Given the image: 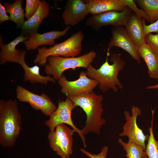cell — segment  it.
I'll return each instance as SVG.
<instances>
[{"label":"cell","mask_w":158,"mask_h":158,"mask_svg":"<svg viewBox=\"0 0 158 158\" xmlns=\"http://www.w3.org/2000/svg\"><path fill=\"white\" fill-rule=\"evenodd\" d=\"M143 22V32L145 36L148 34L152 32L158 33V19L154 23L147 25L145 24V19L142 18Z\"/></svg>","instance_id":"f1b7e54d"},{"label":"cell","mask_w":158,"mask_h":158,"mask_svg":"<svg viewBox=\"0 0 158 158\" xmlns=\"http://www.w3.org/2000/svg\"><path fill=\"white\" fill-rule=\"evenodd\" d=\"M108 150V146H105L102 148L99 153L96 154L90 153L84 148H81L80 149L82 152L89 158H106Z\"/></svg>","instance_id":"83f0119b"},{"label":"cell","mask_w":158,"mask_h":158,"mask_svg":"<svg viewBox=\"0 0 158 158\" xmlns=\"http://www.w3.org/2000/svg\"><path fill=\"white\" fill-rule=\"evenodd\" d=\"M125 28L127 32L135 44L138 48L146 42L143 32L142 19H139L133 12Z\"/></svg>","instance_id":"ac0fdd59"},{"label":"cell","mask_w":158,"mask_h":158,"mask_svg":"<svg viewBox=\"0 0 158 158\" xmlns=\"http://www.w3.org/2000/svg\"><path fill=\"white\" fill-rule=\"evenodd\" d=\"M86 3L91 15L111 11H122L126 7L120 0H90Z\"/></svg>","instance_id":"d6986e66"},{"label":"cell","mask_w":158,"mask_h":158,"mask_svg":"<svg viewBox=\"0 0 158 158\" xmlns=\"http://www.w3.org/2000/svg\"><path fill=\"white\" fill-rule=\"evenodd\" d=\"M22 121L16 99L0 100V144L13 147L19 136Z\"/></svg>","instance_id":"7a4b0ae2"},{"label":"cell","mask_w":158,"mask_h":158,"mask_svg":"<svg viewBox=\"0 0 158 158\" xmlns=\"http://www.w3.org/2000/svg\"><path fill=\"white\" fill-rule=\"evenodd\" d=\"M58 81L61 87V92L68 97H76L84 92H92L99 84L98 81L88 77L84 71L80 72L79 78L76 80L69 81L63 75Z\"/></svg>","instance_id":"8fae6325"},{"label":"cell","mask_w":158,"mask_h":158,"mask_svg":"<svg viewBox=\"0 0 158 158\" xmlns=\"http://www.w3.org/2000/svg\"><path fill=\"white\" fill-rule=\"evenodd\" d=\"M138 51L146 64L149 77L158 79V56L146 42L138 48Z\"/></svg>","instance_id":"ffe728a7"},{"label":"cell","mask_w":158,"mask_h":158,"mask_svg":"<svg viewBox=\"0 0 158 158\" xmlns=\"http://www.w3.org/2000/svg\"><path fill=\"white\" fill-rule=\"evenodd\" d=\"M145 42L158 56V34L149 33L145 35Z\"/></svg>","instance_id":"4316f807"},{"label":"cell","mask_w":158,"mask_h":158,"mask_svg":"<svg viewBox=\"0 0 158 158\" xmlns=\"http://www.w3.org/2000/svg\"><path fill=\"white\" fill-rule=\"evenodd\" d=\"M118 142L126 151L127 158H148L145 149L141 146L133 142H126L121 138Z\"/></svg>","instance_id":"603a6c76"},{"label":"cell","mask_w":158,"mask_h":158,"mask_svg":"<svg viewBox=\"0 0 158 158\" xmlns=\"http://www.w3.org/2000/svg\"><path fill=\"white\" fill-rule=\"evenodd\" d=\"M75 132L64 124L58 125L48 135L50 147L61 157L69 158L73 151V135Z\"/></svg>","instance_id":"52a82bcc"},{"label":"cell","mask_w":158,"mask_h":158,"mask_svg":"<svg viewBox=\"0 0 158 158\" xmlns=\"http://www.w3.org/2000/svg\"><path fill=\"white\" fill-rule=\"evenodd\" d=\"M96 56V52L92 50L78 57L66 58L50 56L47 59V62L44 65V71L47 75H52L56 80H58L66 70L69 69L75 70L78 67L87 68Z\"/></svg>","instance_id":"5b68a950"},{"label":"cell","mask_w":158,"mask_h":158,"mask_svg":"<svg viewBox=\"0 0 158 158\" xmlns=\"http://www.w3.org/2000/svg\"><path fill=\"white\" fill-rule=\"evenodd\" d=\"M120 1L124 5L130 8L139 19H140L143 18L149 22V18L147 15L143 10L138 8L134 0H120Z\"/></svg>","instance_id":"d4e9b609"},{"label":"cell","mask_w":158,"mask_h":158,"mask_svg":"<svg viewBox=\"0 0 158 158\" xmlns=\"http://www.w3.org/2000/svg\"><path fill=\"white\" fill-rule=\"evenodd\" d=\"M26 53L25 50H20V56L18 62L24 70V80L29 81L32 84L39 83L45 85H47L49 82L55 83L56 80L52 77L49 75L44 76L40 74V67L38 66L29 67L26 64L25 60Z\"/></svg>","instance_id":"2e32d148"},{"label":"cell","mask_w":158,"mask_h":158,"mask_svg":"<svg viewBox=\"0 0 158 158\" xmlns=\"http://www.w3.org/2000/svg\"><path fill=\"white\" fill-rule=\"evenodd\" d=\"M84 37L83 32L79 31L63 42L55 44L49 48L45 47L38 48V53L34 60V62L43 66L47 63V58L50 56L66 58L76 56L81 51L82 42Z\"/></svg>","instance_id":"277c9868"},{"label":"cell","mask_w":158,"mask_h":158,"mask_svg":"<svg viewBox=\"0 0 158 158\" xmlns=\"http://www.w3.org/2000/svg\"><path fill=\"white\" fill-rule=\"evenodd\" d=\"M22 0H16L12 3L5 2L4 6L7 13L10 14V19L14 22L18 28L21 27L25 20L24 10L23 9Z\"/></svg>","instance_id":"44dd1931"},{"label":"cell","mask_w":158,"mask_h":158,"mask_svg":"<svg viewBox=\"0 0 158 158\" xmlns=\"http://www.w3.org/2000/svg\"><path fill=\"white\" fill-rule=\"evenodd\" d=\"M149 17L151 23L158 19V0H135Z\"/></svg>","instance_id":"7402d4cb"},{"label":"cell","mask_w":158,"mask_h":158,"mask_svg":"<svg viewBox=\"0 0 158 158\" xmlns=\"http://www.w3.org/2000/svg\"><path fill=\"white\" fill-rule=\"evenodd\" d=\"M89 14L87 4L81 0L66 1L62 17L67 26H75L83 20Z\"/></svg>","instance_id":"4fadbf2b"},{"label":"cell","mask_w":158,"mask_h":158,"mask_svg":"<svg viewBox=\"0 0 158 158\" xmlns=\"http://www.w3.org/2000/svg\"><path fill=\"white\" fill-rule=\"evenodd\" d=\"M147 89H158V83L155 85L148 86L147 87Z\"/></svg>","instance_id":"4dcf8cb0"},{"label":"cell","mask_w":158,"mask_h":158,"mask_svg":"<svg viewBox=\"0 0 158 158\" xmlns=\"http://www.w3.org/2000/svg\"><path fill=\"white\" fill-rule=\"evenodd\" d=\"M69 98L76 107H80L86 114L85 124L81 129L84 135L90 132L99 135L102 126L106 122L105 119L102 117L103 112L102 95L92 92H84L76 97Z\"/></svg>","instance_id":"3957f363"},{"label":"cell","mask_w":158,"mask_h":158,"mask_svg":"<svg viewBox=\"0 0 158 158\" xmlns=\"http://www.w3.org/2000/svg\"><path fill=\"white\" fill-rule=\"evenodd\" d=\"M75 107L72 101L68 97H67L65 101L59 100L56 109L49 116V119L44 121V124L50 132L54 131L59 124H66L70 125L78 134L84 147H86V138L82 130L77 128L72 120V111Z\"/></svg>","instance_id":"8992f818"},{"label":"cell","mask_w":158,"mask_h":158,"mask_svg":"<svg viewBox=\"0 0 158 158\" xmlns=\"http://www.w3.org/2000/svg\"><path fill=\"white\" fill-rule=\"evenodd\" d=\"M41 1L40 0H26L25 17L27 20L30 18L38 10Z\"/></svg>","instance_id":"484cf974"},{"label":"cell","mask_w":158,"mask_h":158,"mask_svg":"<svg viewBox=\"0 0 158 158\" xmlns=\"http://www.w3.org/2000/svg\"><path fill=\"white\" fill-rule=\"evenodd\" d=\"M29 38L21 35L7 44H4L1 42L0 64H4L7 62L18 63L20 56V50L16 49V47L18 44L24 42Z\"/></svg>","instance_id":"e0dca14e"},{"label":"cell","mask_w":158,"mask_h":158,"mask_svg":"<svg viewBox=\"0 0 158 158\" xmlns=\"http://www.w3.org/2000/svg\"><path fill=\"white\" fill-rule=\"evenodd\" d=\"M17 99L20 101L28 102L36 110H40L44 115L49 116L56 109V105L47 94H35L20 85L16 89Z\"/></svg>","instance_id":"30bf717a"},{"label":"cell","mask_w":158,"mask_h":158,"mask_svg":"<svg viewBox=\"0 0 158 158\" xmlns=\"http://www.w3.org/2000/svg\"><path fill=\"white\" fill-rule=\"evenodd\" d=\"M109 51L107 50L106 61L99 68H95L91 64L86 72L89 78L98 81L99 89L102 91L105 92L111 89L116 92L118 89H121L123 87L118 75L120 71L124 68L126 62L120 54H113L110 58L113 63L110 64L108 61V57L110 54Z\"/></svg>","instance_id":"6da1fadb"},{"label":"cell","mask_w":158,"mask_h":158,"mask_svg":"<svg viewBox=\"0 0 158 158\" xmlns=\"http://www.w3.org/2000/svg\"><path fill=\"white\" fill-rule=\"evenodd\" d=\"M141 113V109L138 107L134 105L131 107V115L128 111L126 110L124 111L126 122L123 127V132L119 134V136H127L128 142L135 143L146 149L145 142L148 140L149 135H145L137 123V118Z\"/></svg>","instance_id":"9c48e42d"},{"label":"cell","mask_w":158,"mask_h":158,"mask_svg":"<svg viewBox=\"0 0 158 158\" xmlns=\"http://www.w3.org/2000/svg\"><path fill=\"white\" fill-rule=\"evenodd\" d=\"M70 28V26H67L62 31H52L42 34L35 32L24 42V44L28 50L36 49L43 45L53 46L55 44V40L66 34Z\"/></svg>","instance_id":"5bb4252c"},{"label":"cell","mask_w":158,"mask_h":158,"mask_svg":"<svg viewBox=\"0 0 158 158\" xmlns=\"http://www.w3.org/2000/svg\"><path fill=\"white\" fill-rule=\"evenodd\" d=\"M152 112L151 125L149 128L150 135L145 151L148 158H158V141L155 140L153 134V123L154 111Z\"/></svg>","instance_id":"cb8c5ba5"},{"label":"cell","mask_w":158,"mask_h":158,"mask_svg":"<svg viewBox=\"0 0 158 158\" xmlns=\"http://www.w3.org/2000/svg\"><path fill=\"white\" fill-rule=\"evenodd\" d=\"M49 11L48 3L42 1L36 12L29 19L25 21L21 27V35L29 37L32 34L37 32L42 21L48 16Z\"/></svg>","instance_id":"9a60e30c"},{"label":"cell","mask_w":158,"mask_h":158,"mask_svg":"<svg viewBox=\"0 0 158 158\" xmlns=\"http://www.w3.org/2000/svg\"><path fill=\"white\" fill-rule=\"evenodd\" d=\"M111 36L108 49L113 47H120L126 51L138 63L141 62L138 48L133 42L124 27L113 26L111 29Z\"/></svg>","instance_id":"7c38bea8"},{"label":"cell","mask_w":158,"mask_h":158,"mask_svg":"<svg viewBox=\"0 0 158 158\" xmlns=\"http://www.w3.org/2000/svg\"><path fill=\"white\" fill-rule=\"evenodd\" d=\"M5 8L0 3V23L5 21L10 20V17L6 14Z\"/></svg>","instance_id":"f546056e"},{"label":"cell","mask_w":158,"mask_h":158,"mask_svg":"<svg viewBox=\"0 0 158 158\" xmlns=\"http://www.w3.org/2000/svg\"><path fill=\"white\" fill-rule=\"evenodd\" d=\"M133 12L128 6L122 11H108L91 15L85 22V25L95 30L98 31L102 27L112 25L114 27H125Z\"/></svg>","instance_id":"ba28073f"}]
</instances>
